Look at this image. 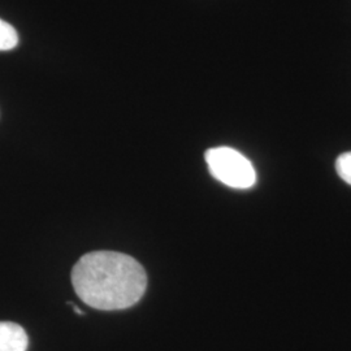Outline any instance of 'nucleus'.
<instances>
[{"mask_svg":"<svg viewBox=\"0 0 351 351\" xmlns=\"http://www.w3.org/2000/svg\"><path fill=\"white\" fill-rule=\"evenodd\" d=\"M72 284L80 300L101 311L125 310L147 288L145 268L134 258L116 251H93L73 267Z\"/></svg>","mask_w":351,"mask_h":351,"instance_id":"nucleus-1","label":"nucleus"},{"mask_svg":"<svg viewBox=\"0 0 351 351\" xmlns=\"http://www.w3.org/2000/svg\"><path fill=\"white\" fill-rule=\"evenodd\" d=\"M210 173L233 189H250L256 184V172L250 160L232 147H213L204 155Z\"/></svg>","mask_w":351,"mask_h":351,"instance_id":"nucleus-2","label":"nucleus"},{"mask_svg":"<svg viewBox=\"0 0 351 351\" xmlns=\"http://www.w3.org/2000/svg\"><path fill=\"white\" fill-rule=\"evenodd\" d=\"M27 345L29 339L23 326L0 322V351H26Z\"/></svg>","mask_w":351,"mask_h":351,"instance_id":"nucleus-3","label":"nucleus"},{"mask_svg":"<svg viewBox=\"0 0 351 351\" xmlns=\"http://www.w3.org/2000/svg\"><path fill=\"white\" fill-rule=\"evenodd\" d=\"M19 45V34L11 24L0 19V51H10Z\"/></svg>","mask_w":351,"mask_h":351,"instance_id":"nucleus-4","label":"nucleus"},{"mask_svg":"<svg viewBox=\"0 0 351 351\" xmlns=\"http://www.w3.org/2000/svg\"><path fill=\"white\" fill-rule=\"evenodd\" d=\"M336 171L346 184L351 185V152L339 155L336 160Z\"/></svg>","mask_w":351,"mask_h":351,"instance_id":"nucleus-5","label":"nucleus"}]
</instances>
